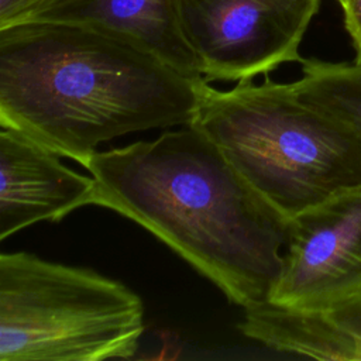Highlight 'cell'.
Masks as SVG:
<instances>
[{"instance_id":"obj_1","label":"cell","mask_w":361,"mask_h":361,"mask_svg":"<svg viewBox=\"0 0 361 361\" xmlns=\"http://www.w3.org/2000/svg\"><path fill=\"white\" fill-rule=\"evenodd\" d=\"M96 206L131 219L243 309L265 302L282 269L289 219L192 124L96 151Z\"/></svg>"},{"instance_id":"obj_2","label":"cell","mask_w":361,"mask_h":361,"mask_svg":"<svg viewBox=\"0 0 361 361\" xmlns=\"http://www.w3.org/2000/svg\"><path fill=\"white\" fill-rule=\"evenodd\" d=\"M207 85L103 28L35 21L0 30V126L85 168L104 141L190 124Z\"/></svg>"},{"instance_id":"obj_3","label":"cell","mask_w":361,"mask_h":361,"mask_svg":"<svg viewBox=\"0 0 361 361\" xmlns=\"http://www.w3.org/2000/svg\"><path fill=\"white\" fill-rule=\"evenodd\" d=\"M288 219L361 185V135L265 76L219 90L207 85L190 123Z\"/></svg>"},{"instance_id":"obj_4","label":"cell","mask_w":361,"mask_h":361,"mask_svg":"<svg viewBox=\"0 0 361 361\" xmlns=\"http://www.w3.org/2000/svg\"><path fill=\"white\" fill-rule=\"evenodd\" d=\"M144 329L142 300L124 283L25 251L0 254V361L131 358Z\"/></svg>"},{"instance_id":"obj_5","label":"cell","mask_w":361,"mask_h":361,"mask_svg":"<svg viewBox=\"0 0 361 361\" xmlns=\"http://www.w3.org/2000/svg\"><path fill=\"white\" fill-rule=\"evenodd\" d=\"M207 82L267 76L302 62L299 47L320 0H173Z\"/></svg>"},{"instance_id":"obj_6","label":"cell","mask_w":361,"mask_h":361,"mask_svg":"<svg viewBox=\"0 0 361 361\" xmlns=\"http://www.w3.org/2000/svg\"><path fill=\"white\" fill-rule=\"evenodd\" d=\"M361 298V185L289 219L281 275L271 302L302 309Z\"/></svg>"},{"instance_id":"obj_7","label":"cell","mask_w":361,"mask_h":361,"mask_svg":"<svg viewBox=\"0 0 361 361\" xmlns=\"http://www.w3.org/2000/svg\"><path fill=\"white\" fill-rule=\"evenodd\" d=\"M97 183L62 164L61 155L0 126V240L42 220L59 221L96 204Z\"/></svg>"},{"instance_id":"obj_8","label":"cell","mask_w":361,"mask_h":361,"mask_svg":"<svg viewBox=\"0 0 361 361\" xmlns=\"http://www.w3.org/2000/svg\"><path fill=\"white\" fill-rule=\"evenodd\" d=\"M238 329L248 338L279 353L361 361V298L316 309L265 300L244 309Z\"/></svg>"},{"instance_id":"obj_9","label":"cell","mask_w":361,"mask_h":361,"mask_svg":"<svg viewBox=\"0 0 361 361\" xmlns=\"http://www.w3.org/2000/svg\"><path fill=\"white\" fill-rule=\"evenodd\" d=\"M35 21L85 24L111 31L195 82H207L182 32L173 0H58Z\"/></svg>"},{"instance_id":"obj_10","label":"cell","mask_w":361,"mask_h":361,"mask_svg":"<svg viewBox=\"0 0 361 361\" xmlns=\"http://www.w3.org/2000/svg\"><path fill=\"white\" fill-rule=\"evenodd\" d=\"M300 63L302 75L292 82L296 92L361 135V63L305 58Z\"/></svg>"},{"instance_id":"obj_11","label":"cell","mask_w":361,"mask_h":361,"mask_svg":"<svg viewBox=\"0 0 361 361\" xmlns=\"http://www.w3.org/2000/svg\"><path fill=\"white\" fill-rule=\"evenodd\" d=\"M58 0H0V30L38 20Z\"/></svg>"},{"instance_id":"obj_12","label":"cell","mask_w":361,"mask_h":361,"mask_svg":"<svg viewBox=\"0 0 361 361\" xmlns=\"http://www.w3.org/2000/svg\"><path fill=\"white\" fill-rule=\"evenodd\" d=\"M340 6L343 8L344 27L355 52L354 62L361 63V0H345Z\"/></svg>"},{"instance_id":"obj_13","label":"cell","mask_w":361,"mask_h":361,"mask_svg":"<svg viewBox=\"0 0 361 361\" xmlns=\"http://www.w3.org/2000/svg\"><path fill=\"white\" fill-rule=\"evenodd\" d=\"M336 1H337V3H338V4H341V3H344V1H345V0H336Z\"/></svg>"}]
</instances>
